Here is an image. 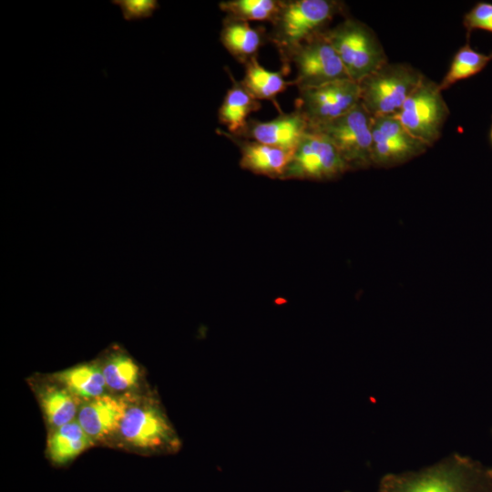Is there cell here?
I'll list each match as a JSON object with an SVG mask.
<instances>
[{
    "mask_svg": "<svg viewBox=\"0 0 492 492\" xmlns=\"http://www.w3.org/2000/svg\"><path fill=\"white\" fill-rule=\"evenodd\" d=\"M376 492H492V472L454 453L419 470L384 475Z\"/></svg>",
    "mask_w": 492,
    "mask_h": 492,
    "instance_id": "obj_1",
    "label": "cell"
},
{
    "mask_svg": "<svg viewBox=\"0 0 492 492\" xmlns=\"http://www.w3.org/2000/svg\"><path fill=\"white\" fill-rule=\"evenodd\" d=\"M343 8L344 4L336 0H282L271 24L269 42L283 60L297 46L327 30L329 23Z\"/></svg>",
    "mask_w": 492,
    "mask_h": 492,
    "instance_id": "obj_2",
    "label": "cell"
},
{
    "mask_svg": "<svg viewBox=\"0 0 492 492\" xmlns=\"http://www.w3.org/2000/svg\"><path fill=\"white\" fill-rule=\"evenodd\" d=\"M425 76L407 63H385L358 82L360 104L371 117L395 115Z\"/></svg>",
    "mask_w": 492,
    "mask_h": 492,
    "instance_id": "obj_3",
    "label": "cell"
},
{
    "mask_svg": "<svg viewBox=\"0 0 492 492\" xmlns=\"http://www.w3.org/2000/svg\"><path fill=\"white\" fill-rule=\"evenodd\" d=\"M324 33L349 78L356 83L388 62L375 33L358 19L347 17Z\"/></svg>",
    "mask_w": 492,
    "mask_h": 492,
    "instance_id": "obj_4",
    "label": "cell"
},
{
    "mask_svg": "<svg viewBox=\"0 0 492 492\" xmlns=\"http://www.w3.org/2000/svg\"><path fill=\"white\" fill-rule=\"evenodd\" d=\"M309 129L332 142L349 170L372 167V117L360 103L338 118Z\"/></svg>",
    "mask_w": 492,
    "mask_h": 492,
    "instance_id": "obj_5",
    "label": "cell"
},
{
    "mask_svg": "<svg viewBox=\"0 0 492 492\" xmlns=\"http://www.w3.org/2000/svg\"><path fill=\"white\" fill-rule=\"evenodd\" d=\"M438 83L425 77L395 115L408 133L429 148L441 137L450 114Z\"/></svg>",
    "mask_w": 492,
    "mask_h": 492,
    "instance_id": "obj_6",
    "label": "cell"
},
{
    "mask_svg": "<svg viewBox=\"0 0 492 492\" xmlns=\"http://www.w3.org/2000/svg\"><path fill=\"white\" fill-rule=\"evenodd\" d=\"M324 32L300 45L282 60V69L287 72L289 66L294 65L296 76L292 81L298 90L350 79Z\"/></svg>",
    "mask_w": 492,
    "mask_h": 492,
    "instance_id": "obj_7",
    "label": "cell"
},
{
    "mask_svg": "<svg viewBox=\"0 0 492 492\" xmlns=\"http://www.w3.org/2000/svg\"><path fill=\"white\" fill-rule=\"evenodd\" d=\"M349 169L323 135L309 129L295 148L282 179L330 180Z\"/></svg>",
    "mask_w": 492,
    "mask_h": 492,
    "instance_id": "obj_8",
    "label": "cell"
},
{
    "mask_svg": "<svg viewBox=\"0 0 492 492\" xmlns=\"http://www.w3.org/2000/svg\"><path fill=\"white\" fill-rule=\"evenodd\" d=\"M298 91L294 109L305 118L309 128L338 118L360 103L359 85L352 79Z\"/></svg>",
    "mask_w": 492,
    "mask_h": 492,
    "instance_id": "obj_9",
    "label": "cell"
},
{
    "mask_svg": "<svg viewBox=\"0 0 492 492\" xmlns=\"http://www.w3.org/2000/svg\"><path fill=\"white\" fill-rule=\"evenodd\" d=\"M372 166L392 168L424 154L429 147L411 136L395 115L372 117Z\"/></svg>",
    "mask_w": 492,
    "mask_h": 492,
    "instance_id": "obj_10",
    "label": "cell"
},
{
    "mask_svg": "<svg viewBox=\"0 0 492 492\" xmlns=\"http://www.w3.org/2000/svg\"><path fill=\"white\" fill-rule=\"evenodd\" d=\"M121 435L134 446L144 448L176 446L177 437L165 415L153 406L128 408L122 419Z\"/></svg>",
    "mask_w": 492,
    "mask_h": 492,
    "instance_id": "obj_11",
    "label": "cell"
},
{
    "mask_svg": "<svg viewBox=\"0 0 492 492\" xmlns=\"http://www.w3.org/2000/svg\"><path fill=\"white\" fill-rule=\"evenodd\" d=\"M308 130L307 120L294 109L290 113L282 112L268 121L249 119L243 129L234 136L293 152Z\"/></svg>",
    "mask_w": 492,
    "mask_h": 492,
    "instance_id": "obj_12",
    "label": "cell"
},
{
    "mask_svg": "<svg viewBox=\"0 0 492 492\" xmlns=\"http://www.w3.org/2000/svg\"><path fill=\"white\" fill-rule=\"evenodd\" d=\"M217 132L239 148L240 165L242 169L259 175L282 179L292 155V151L241 138L225 130L217 129Z\"/></svg>",
    "mask_w": 492,
    "mask_h": 492,
    "instance_id": "obj_13",
    "label": "cell"
},
{
    "mask_svg": "<svg viewBox=\"0 0 492 492\" xmlns=\"http://www.w3.org/2000/svg\"><path fill=\"white\" fill-rule=\"evenodd\" d=\"M127 409L122 400L101 395L81 407L77 422L91 439L100 438L120 428Z\"/></svg>",
    "mask_w": 492,
    "mask_h": 492,
    "instance_id": "obj_14",
    "label": "cell"
},
{
    "mask_svg": "<svg viewBox=\"0 0 492 492\" xmlns=\"http://www.w3.org/2000/svg\"><path fill=\"white\" fill-rule=\"evenodd\" d=\"M220 39L227 51L243 65L258 57L260 48L269 42L262 26H251L249 22L229 17L222 21Z\"/></svg>",
    "mask_w": 492,
    "mask_h": 492,
    "instance_id": "obj_15",
    "label": "cell"
},
{
    "mask_svg": "<svg viewBox=\"0 0 492 492\" xmlns=\"http://www.w3.org/2000/svg\"><path fill=\"white\" fill-rule=\"evenodd\" d=\"M232 84L218 111L219 122L227 128V131L236 135L248 122V117L261 108V103L242 85L230 74Z\"/></svg>",
    "mask_w": 492,
    "mask_h": 492,
    "instance_id": "obj_16",
    "label": "cell"
},
{
    "mask_svg": "<svg viewBox=\"0 0 492 492\" xmlns=\"http://www.w3.org/2000/svg\"><path fill=\"white\" fill-rule=\"evenodd\" d=\"M244 77L241 80L242 85L258 99L271 100L279 109L276 102L278 94L283 92L292 81L285 79L287 71H271L262 67L258 57H254L244 65Z\"/></svg>",
    "mask_w": 492,
    "mask_h": 492,
    "instance_id": "obj_17",
    "label": "cell"
},
{
    "mask_svg": "<svg viewBox=\"0 0 492 492\" xmlns=\"http://www.w3.org/2000/svg\"><path fill=\"white\" fill-rule=\"evenodd\" d=\"M91 438L78 422L72 421L57 428L48 442V454L56 465H64L91 445Z\"/></svg>",
    "mask_w": 492,
    "mask_h": 492,
    "instance_id": "obj_18",
    "label": "cell"
},
{
    "mask_svg": "<svg viewBox=\"0 0 492 492\" xmlns=\"http://www.w3.org/2000/svg\"><path fill=\"white\" fill-rule=\"evenodd\" d=\"M492 60V54H484L473 49L467 42L454 55L449 68L438 83L442 91L458 81L467 79L481 72Z\"/></svg>",
    "mask_w": 492,
    "mask_h": 492,
    "instance_id": "obj_19",
    "label": "cell"
},
{
    "mask_svg": "<svg viewBox=\"0 0 492 492\" xmlns=\"http://www.w3.org/2000/svg\"><path fill=\"white\" fill-rule=\"evenodd\" d=\"M282 5V0H228L220 2L219 7L225 17L272 24Z\"/></svg>",
    "mask_w": 492,
    "mask_h": 492,
    "instance_id": "obj_20",
    "label": "cell"
},
{
    "mask_svg": "<svg viewBox=\"0 0 492 492\" xmlns=\"http://www.w3.org/2000/svg\"><path fill=\"white\" fill-rule=\"evenodd\" d=\"M59 379L75 394L87 398L103 395L107 384L102 370L83 364L66 370Z\"/></svg>",
    "mask_w": 492,
    "mask_h": 492,
    "instance_id": "obj_21",
    "label": "cell"
},
{
    "mask_svg": "<svg viewBox=\"0 0 492 492\" xmlns=\"http://www.w3.org/2000/svg\"><path fill=\"white\" fill-rule=\"evenodd\" d=\"M42 405L50 424L57 428L73 421L77 405L65 390H50L42 396Z\"/></svg>",
    "mask_w": 492,
    "mask_h": 492,
    "instance_id": "obj_22",
    "label": "cell"
},
{
    "mask_svg": "<svg viewBox=\"0 0 492 492\" xmlns=\"http://www.w3.org/2000/svg\"><path fill=\"white\" fill-rule=\"evenodd\" d=\"M107 385L115 390H124L135 384L138 368L128 356H112L102 370Z\"/></svg>",
    "mask_w": 492,
    "mask_h": 492,
    "instance_id": "obj_23",
    "label": "cell"
},
{
    "mask_svg": "<svg viewBox=\"0 0 492 492\" xmlns=\"http://www.w3.org/2000/svg\"><path fill=\"white\" fill-rule=\"evenodd\" d=\"M466 29L467 39L473 30L480 29L492 33V3L478 2L463 18Z\"/></svg>",
    "mask_w": 492,
    "mask_h": 492,
    "instance_id": "obj_24",
    "label": "cell"
},
{
    "mask_svg": "<svg viewBox=\"0 0 492 492\" xmlns=\"http://www.w3.org/2000/svg\"><path fill=\"white\" fill-rule=\"evenodd\" d=\"M111 3L120 7L127 21L149 18L159 7L156 0H114Z\"/></svg>",
    "mask_w": 492,
    "mask_h": 492,
    "instance_id": "obj_25",
    "label": "cell"
},
{
    "mask_svg": "<svg viewBox=\"0 0 492 492\" xmlns=\"http://www.w3.org/2000/svg\"><path fill=\"white\" fill-rule=\"evenodd\" d=\"M489 138L492 145V122H491V127H490V131H489Z\"/></svg>",
    "mask_w": 492,
    "mask_h": 492,
    "instance_id": "obj_26",
    "label": "cell"
},
{
    "mask_svg": "<svg viewBox=\"0 0 492 492\" xmlns=\"http://www.w3.org/2000/svg\"><path fill=\"white\" fill-rule=\"evenodd\" d=\"M344 492H350V491H344Z\"/></svg>",
    "mask_w": 492,
    "mask_h": 492,
    "instance_id": "obj_27",
    "label": "cell"
}]
</instances>
